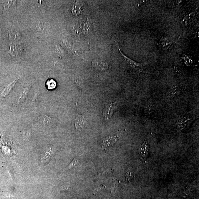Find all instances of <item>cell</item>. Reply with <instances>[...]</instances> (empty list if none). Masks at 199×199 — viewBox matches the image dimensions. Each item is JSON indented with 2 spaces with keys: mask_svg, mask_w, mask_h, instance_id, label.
<instances>
[{
  "mask_svg": "<svg viewBox=\"0 0 199 199\" xmlns=\"http://www.w3.org/2000/svg\"><path fill=\"white\" fill-rule=\"evenodd\" d=\"M76 83L79 87H83V82L82 80L80 78H77L75 79Z\"/></svg>",
  "mask_w": 199,
  "mask_h": 199,
  "instance_id": "obj_14",
  "label": "cell"
},
{
  "mask_svg": "<svg viewBox=\"0 0 199 199\" xmlns=\"http://www.w3.org/2000/svg\"><path fill=\"white\" fill-rule=\"evenodd\" d=\"M29 90L28 89H26L24 90L21 94L20 95V97H19L18 100L16 103V106L20 104L23 103L25 102L27 97L28 93Z\"/></svg>",
  "mask_w": 199,
  "mask_h": 199,
  "instance_id": "obj_8",
  "label": "cell"
},
{
  "mask_svg": "<svg viewBox=\"0 0 199 199\" xmlns=\"http://www.w3.org/2000/svg\"><path fill=\"white\" fill-rule=\"evenodd\" d=\"M116 45H117L118 48L119 53H120V55H121L122 57L123 58V59L128 64L130 67H132L134 69H135L136 70L139 72L142 71L143 70H144V66H143L142 65L136 63V62H135L134 61L130 59V58L127 57L125 56L122 53L120 48H119L118 44H117Z\"/></svg>",
  "mask_w": 199,
  "mask_h": 199,
  "instance_id": "obj_1",
  "label": "cell"
},
{
  "mask_svg": "<svg viewBox=\"0 0 199 199\" xmlns=\"http://www.w3.org/2000/svg\"><path fill=\"white\" fill-rule=\"evenodd\" d=\"M78 159H74L73 160L71 164L68 166L67 167V168L68 169H70V168H72V167L75 166L76 164H77L78 163Z\"/></svg>",
  "mask_w": 199,
  "mask_h": 199,
  "instance_id": "obj_15",
  "label": "cell"
},
{
  "mask_svg": "<svg viewBox=\"0 0 199 199\" xmlns=\"http://www.w3.org/2000/svg\"><path fill=\"white\" fill-rule=\"evenodd\" d=\"M16 82V81H15L12 82V83L10 84H9L5 89L2 93L1 94V95H0V98H4V97H5L6 96L8 95L11 92V91H12L14 87Z\"/></svg>",
  "mask_w": 199,
  "mask_h": 199,
  "instance_id": "obj_7",
  "label": "cell"
},
{
  "mask_svg": "<svg viewBox=\"0 0 199 199\" xmlns=\"http://www.w3.org/2000/svg\"><path fill=\"white\" fill-rule=\"evenodd\" d=\"M85 122V118L82 116H79L75 122V125L77 130H81L83 129Z\"/></svg>",
  "mask_w": 199,
  "mask_h": 199,
  "instance_id": "obj_5",
  "label": "cell"
},
{
  "mask_svg": "<svg viewBox=\"0 0 199 199\" xmlns=\"http://www.w3.org/2000/svg\"><path fill=\"white\" fill-rule=\"evenodd\" d=\"M40 121L42 123L46 124L51 122L52 120L49 116L45 114H43L40 116Z\"/></svg>",
  "mask_w": 199,
  "mask_h": 199,
  "instance_id": "obj_12",
  "label": "cell"
},
{
  "mask_svg": "<svg viewBox=\"0 0 199 199\" xmlns=\"http://www.w3.org/2000/svg\"><path fill=\"white\" fill-rule=\"evenodd\" d=\"M126 178L127 180L130 182V179L132 178V177H131V173L130 172H128L127 173H126Z\"/></svg>",
  "mask_w": 199,
  "mask_h": 199,
  "instance_id": "obj_17",
  "label": "cell"
},
{
  "mask_svg": "<svg viewBox=\"0 0 199 199\" xmlns=\"http://www.w3.org/2000/svg\"><path fill=\"white\" fill-rule=\"evenodd\" d=\"M92 64L94 68L100 71H105L108 68V64L106 62L102 61H93Z\"/></svg>",
  "mask_w": 199,
  "mask_h": 199,
  "instance_id": "obj_3",
  "label": "cell"
},
{
  "mask_svg": "<svg viewBox=\"0 0 199 199\" xmlns=\"http://www.w3.org/2000/svg\"><path fill=\"white\" fill-rule=\"evenodd\" d=\"M47 85L48 89H53L55 88L56 86V83L53 79H50L47 82Z\"/></svg>",
  "mask_w": 199,
  "mask_h": 199,
  "instance_id": "obj_13",
  "label": "cell"
},
{
  "mask_svg": "<svg viewBox=\"0 0 199 199\" xmlns=\"http://www.w3.org/2000/svg\"><path fill=\"white\" fill-rule=\"evenodd\" d=\"M20 46L19 44H13L11 45V54L13 55H18L20 54L21 50H20Z\"/></svg>",
  "mask_w": 199,
  "mask_h": 199,
  "instance_id": "obj_9",
  "label": "cell"
},
{
  "mask_svg": "<svg viewBox=\"0 0 199 199\" xmlns=\"http://www.w3.org/2000/svg\"><path fill=\"white\" fill-rule=\"evenodd\" d=\"M105 187H106L104 186V185H101V186H100L99 188H97V189H96L95 192V193H99V192H100L101 190L103 189L104 188H105Z\"/></svg>",
  "mask_w": 199,
  "mask_h": 199,
  "instance_id": "obj_16",
  "label": "cell"
},
{
  "mask_svg": "<svg viewBox=\"0 0 199 199\" xmlns=\"http://www.w3.org/2000/svg\"><path fill=\"white\" fill-rule=\"evenodd\" d=\"M118 139V136H116L108 137L106 138L103 142V146L104 147H107L110 145L115 144Z\"/></svg>",
  "mask_w": 199,
  "mask_h": 199,
  "instance_id": "obj_6",
  "label": "cell"
},
{
  "mask_svg": "<svg viewBox=\"0 0 199 199\" xmlns=\"http://www.w3.org/2000/svg\"><path fill=\"white\" fill-rule=\"evenodd\" d=\"M91 25L88 21L87 19V22L83 25L82 27V32L85 35H87L91 32Z\"/></svg>",
  "mask_w": 199,
  "mask_h": 199,
  "instance_id": "obj_10",
  "label": "cell"
},
{
  "mask_svg": "<svg viewBox=\"0 0 199 199\" xmlns=\"http://www.w3.org/2000/svg\"><path fill=\"white\" fill-rule=\"evenodd\" d=\"M148 144L147 142H146L144 144L142 145L141 148V152L140 154L142 157L145 158L148 155Z\"/></svg>",
  "mask_w": 199,
  "mask_h": 199,
  "instance_id": "obj_11",
  "label": "cell"
},
{
  "mask_svg": "<svg viewBox=\"0 0 199 199\" xmlns=\"http://www.w3.org/2000/svg\"><path fill=\"white\" fill-rule=\"evenodd\" d=\"M82 4L81 2L76 1L73 3L72 7V12L75 16L80 15L82 12Z\"/></svg>",
  "mask_w": 199,
  "mask_h": 199,
  "instance_id": "obj_4",
  "label": "cell"
},
{
  "mask_svg": "<svg viewBox=\"0 0 199 199\" xmlns=\"http://www.w3.org/2000/svg\"><path fill=\"white\" fill-rule=\"evenodd\" d=\"M116 102H111L106 105L103 111V116L105 120L108 121L112 116L116 108Z\"/></svg>",
  "mask_w": 199,
  "mask_h": 199,
  "instance_id": "obj_2",
  "label": "cell"
}]
</instances>
